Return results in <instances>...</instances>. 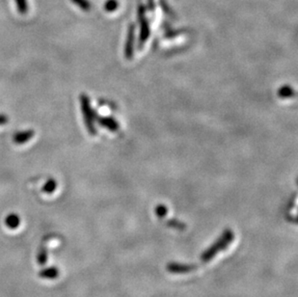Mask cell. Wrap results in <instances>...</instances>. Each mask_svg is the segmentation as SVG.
I'll return each instance as SVG.
<instances>
[{"label": "cell", "instance_id": "6", "mask_svg": "<svg viewBox=\"0 0 298 297\" xmlns=\"http://www.w3.org/2000/svg\"><path fill=\"white\" fill-rule=\"evenodd\" d=\"M56 188H57L56 181L53 180V179H50L42 186V191L48 193V194H51V193H53L55 191Z\"/></svg>", "mask_w": 298, "mask_h": 297}, {"label": "cell", "instance_id": "2", "mask_svg": "<svg viewBox=\"0 0 298 297\" xmlns=\"http://www.w3.org/2000/svg\"><path fill=\"white\" fill-rule=\"evenodd\" d=\"M34 135H35V133L33 130L18 132L14 134L13 141L17 145H22V144L27 143L28 141H30L31 139L34 137Z\"/></svg>", "mask_w": 298, "mask_h": 297}, {"label": "cell", "instance_id": "8", "mask_svg": "<svg viewBox=\"0 0 298 297\" xmlns=\"http://www.w3.org/2000/svg\"><path fill=\"white\" fill-rule=\"evenodd\" d=\"M8 121H9V119H8L7 115L0 114V125H3L5 123H8Z\"/></svg>", "mask_w": 298, "mask_h": 297}, {"label": "cell", "instance_id": "3", "mask_svg": "<svg viewBox=\"0 0 298 297\" xmlns=\"http://www.w3.org/2000/svg\"><path fill=\"white\" fill-rule=\"evenodd\" d=\"M195 266L192 265H185V264H177V263H172L170 265H168L167 269L169 270V272L171 273H175V274H185V273H188L191 270H193L195 268Z\"/></svg>", "mask_w": 298, "mask_h": 297}, {"label": "cell", "instance_id": "5", "mask_svg": "<svg viewBox=\"0 0 298 297\" xmlns=\"http://www.w3.org/2000/svg\"><path fill=\"white\" fill-rule=\"evenodd\" d=\"M5 223H6L7 227H9L11 229H16V228H18L20 226L21 219H20L19 216L12 214V215L7 216V218L5 220Z\"/></svg>", "mask_w": 298, "mask_h": 297}, {"label": "cell", "instance_id": "7", "mask_svg": "<svg viewBox=\"0 0 298 297\" xmlns=\"http://www.w3.org/2000/svg\"><path fill=\"white\" fill-rule=\"evenodd\" d=\"M41 277L42 278H48V279H54V278H56V277L58 276V271H57V269L56 268H49V269H47V270H45V271H41Z\"/></svg>", "mask_w": 298, "mask_h": 297}, {"label": "cell", "instance_id": "4", "mask_svg": "<svg viewBox=\"0 0 298 297\" xmlns=\"http://www.w3.org/2000/svg\"><path fill=\"white\" fill-rule=\"evenodd\" d=\"M80 101H81V106H82L83 112H84V115H85L86 124H87V126L89 128L90 132H94L92 120H91V113H90V106H89V101H88L87 97H85V96H81Z\"/></svg>", "mask_w": 298, "mask_h": 297}, {"label": "cell", "instance_id": "1", "mask_svg": "<svg viewBox=\"0 0 298 297\" xmlns=\"http://www.w3.org/2000/svg\"><path fill=\"white\" fill-rule=\"evenodd\" d=\"M233 239H234L233 232L230 230H227L224 232L222 236L218 238V240L214 245L210 246L206 251L203 253V255L201 257V260L203 262H208L209 260H211L214 257L216 256L219 251L226 249L227 246L233 241Z\"/></svg>", "mask_w": 298, "mask_h": 297}]
</instances>
